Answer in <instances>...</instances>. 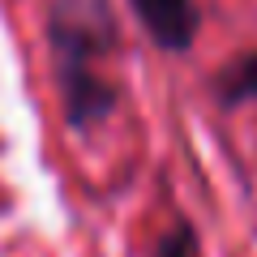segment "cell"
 <instances>
[{
	"label": "cell",
	"mask_w": 257,
	"mask_h": 257,
	"mask_svg": "<svg viewBox=\"0 0 257 257\" xmlns=\"http://www.w3.org/2000/svg\"><path fill=\"white\" fill-rule=\"evenodd\" d=\"M128 5L159 47L184 52L197 35V0H128Z\"/></svg>",
	"instance_id": "obj_1"
},
{
	"label": "cell",
	"mask_w": 257,
	"mask_h": 257,
	"mask_svg": "<svg viewBox=\"0 0 257 257\" xmlns=\"http://www.w3.org/2000/svg\"><path fill=\"white\" fill-rule=\"evenodd\" d=\"M155 257H197V240H193V231L180 223V227H172L163 240H159Z\"/></svg>",
	"instance_id": "obj_2"
}]
</instances>
